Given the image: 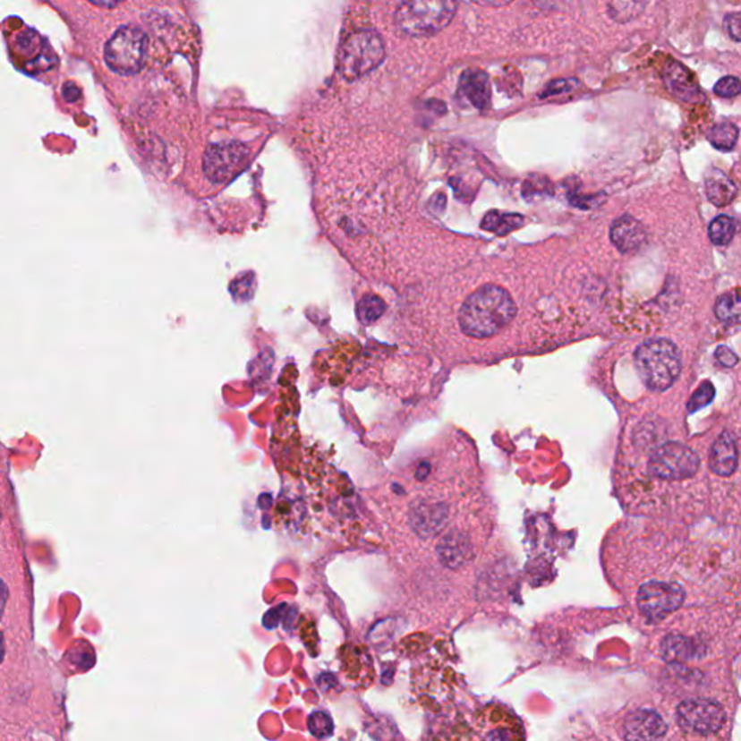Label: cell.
I'll return each instance as SVG.
<instances>
[{
    "label": "cell",
    "instance_id": "1",
    "mask_svg": "<svg viewBox=\"0 0 741 741\" xmlns=\"http://www.w3.org/2000/svg\"><path fill=\"white\" fill-rule=\"evenodd\" d=\"M517 314L510 293L488 284L469 295L459 311V326L466 336L487 339L507 328Z\"/></svg>",
    "mask_w": 741,
    "mask_h": 741
},
{
    "label": "cell",
    "instance_id": "2",
    "mask_svg": "<svg viewBox=\"0 0 741 741\" xmlns=\"http://www.w3.org/2000/svg\"><path fill=\"white\" fill-rule=\"evenodd\" d=\"M640 379L653 391H665L681 374V352L669 339L643 342L635 353Z\"/></svg>",
    "mask_w": 741,
    "mask_h": 741
},
{
    "label": "cell",
    "instance_id": "3",
    "mask_svg": "<svg viewBox=\"0 0 741 741\" xmlns=\"http://www.w3.org/2000/svg\"><path fill=\"white\" fill-rule=\"evenodd\" d=\"M458 8L450 0H417L405 2L394 15L396 27L410 37H430L449 25Z\"/></svg>",
    "mask_w": 741,
    "mask_h": 741
},
{
    "label": "cell",
    "instance_id": "4",
    "mask_svg": "<svg viewBox=\"0 0 741 741\" xmlns=\"http://www.w3.org/2000/svg\"><path fill=\"white\" fill-rule=\"evenodd\" d=\"M386 57L384 42L379 32L356 30L342 47L339 72L346 80H356L377 69Z\"/></svg>",
    "mask_w": 741,
    "mask_h": 741
},
{
    "label": "cell",
    "instance_id": "5",
    "mask_svg": "<svg viewBox=\"0 0 741 741\" xmlns=\"http://www.w3.org/2000/svg\"><path fill=\"white\" fill-rule=\"evenodd\" d=\"M148 37L141 28L125 25L112 35L105 47L107 67L119 76H133L144 67Z\"/></svg>",
    "mask_w": 741,
    "mask_h": 741
},
{
    "label": "cell",
    "instance_id": "6",
    "mask_svg": "<svg viewBox=\"0 0 741 741\" xmlns=\"http://www.w3.org/2000/svg\"><path fill=\"white\" fill-rule=\"evenodd\" d=\"M701 466L695 450L684 443L670 442L654 450L649 461L652 477L666 481H684L693 478Z\"/></svg>",
    "mask_w": 741,
    "mask_h": 741
},
{
    "label": "cell",
    "instance_id": "7",
    "mask_svg": "<svg viewBox=\"0 0 741 741\" xmlns=\"http://www.w3.org/2000/svg\"><path fill=\"white\" fill-rule=\"evenodd\" d=\"M685 591L677 583H652L640 586L637 607L651 623L665 620L684 604Z\"/></svg>",
    "mask_w": 741,
    "mask_h": 741
},
{
    "label": "cell",
    "instance_id": "8",
    "mask_svg": "<svg viewBox=\"0 0 741 741\" xmlns=\"http://www.w3.org/2000/svg\"><path fill=\"white\" fill-rule=\"evenodd\" d=\"M248 149L239 142H220L209 148L203 159L206 177L215 184L231 182L245 168Z\"/></svg>",
    "mask_w": 741,
    "mask_h": 741
},
{
    "label": "cell",
    "instance_id": "9",
    "mask_svg": "<svg viewBox=\"0 0 741 741\" xmlns=\"http://www.w3.org/2000/svg\"><path fill=\"white\" fill-rule=\"evenodd\" d=\"M677 722L686 731L712 734L726 724V711L719 703L711 700H686L677 707Z\"/></svg>",
    "mask_w": 741,
    "mask_h": 741
},
{
    "label": "cell",
    "instance_id": "10",
    "mask_svg": "<svg viewBox=\"0 0 741 741\" xmlns=\"http://www.w3.org/2000/svg\"><path fill=\"white\" fill-rule=\"evenodd\" d=\"M666 731L665 720L652 710H637L626 719V741H659Z\"/></svg>",
    "mask_w": 741,
    "mask_h": 741
},
{
    "label": "cell",
    "instance_id": "11",
    "mask_svg": "<svg viewBox=\"0 0 741 741\" xmlns=\"http://www.w3.org/2000/svg\"><path fill=\"white\" fill-rule=\"evenodd\" d=\"M447 506L431 501H419L410 510V524L414 533L423 539L436 536L447 522Z\"/></svg>",
    "mask_w": 741,
    "mask_h": 741
},
{
    "label": "cell",
    "instance_id": "12",
    "mask_svg": "<svg viewBox=\"0 0 741 741\" xmlns=\"http://www.w3.org/2000/svg\"><path fill=\"white\" fill-rule=\"evenodd\" d=\"M609 238L621 254H633L646 243L647 234L640 220L623 215L611 226Z\"/></svg>",
    "mask_w": 741,
    "mask_h": 741
},
{
    "label": "cell",
    "instance_id": "13",
    "mask_svg": "<svg viewBox=\"0 0 741 741\" xmlns=\"http://www.w3.org/2000/svg\"><path fill=\"white\" fill-rule=\"evenodd\" d=\"M663 80L668 89L672 91V95L685 102L696 103L703 98V93L696 83L695 76L679 61L670 60L665 65Z\"/></svg>",
    "mask_w": 741,
    "mask_h": 741
},
{
    "label": "cell",
    "instance_id": "14",
    "mask_svg": "<svg viewBox=\"0 0 741 741\" xmlns=\"http://www.w3.org/2000/svg\"><path fill=\"white\" fill-rule=\"evenodd\" d=\"M440 562L449 569H459L473 558V543L462 532H450L438 545Z\"/></svg>",
    "mask_w": 741,
    "mask_h": 741
},
{
    "label": "cell",
    "instance_id": "15",
    "mask_svg": "<svg viewBox=\"0 0 741 741\" xmlns=\"http://www.w3.org/2000/svg\"><path fill=\"white\" fill-rule=\"evenodd\" d=\"M738 465L737 443L734 436L724 431L715 440L710 452V469L720 477H730Z\"/></svg>",
    "mask_w": 741,
    "mask_h": 741
},
{
    "label": "cell",
    "instance_id": "16",
    "mask_svg": "<svg viewBox=\"0 0 741 741\" xmlns=\"http://www.w3.org/2000/svg\"><path fill=\"white\" fill-rule=\"evenodd\" d=\"M459 93L473 107L484 110L491 103V84L487 72L482 70H468L461 76Z\"/></svg>",
    "mask_w": 741,
    "mask_h": 741
},
{
    "label": "cell",
    "instance_id": "17",
    "mask_svg": "<svg viewBox=\"0 0 741 741\" xmlns=\"http://www.w3.org/2000/svg\"><path fill=\"white\" fill-rule=\"evenodd\" d=\"M660 652L663 658L669 662H688L694 659L703 658L705 654L703 644L679 635H666L660 644Z\"/></svg>",
    "mask_w": 741,
    "mask_h": 741
},
{
    "label": "cell",
    "instance_id": "18",
    "mask_svg": "<svg viewBox=\"0 0 741 741\" xmlns=\"http://www.w3.org/2000/svg\"><path fill=\"white\" fill-rule=\"evenodd\" d=\"M737 185L722 171L712 170L705 178V193L708 200L719 208L730 205L737 196Z\"/></svg>",
    "mask_w": 741,
    "mask_h": 741
},
{
    "label": "cell",
    "instance_id": "19",
    "mask_svg": "<svg viewBox=\"0 0 741 741\" xmlns=\"http://www.w3.org/2000/svg\"><path fill=\"white\" fill-rule=\"evenodd\" d=\"M524 224H526L524 216L517 215V213H501L492 210V212L484 216V219L481 222V227L484 231L491 232V234H498V236H506V234L524 226Z\"/></svg>",
    "mask_w": 741,
    "mask_h": 741
},
{
    "label": "cell",
    "instance_id": "20",
    "mask_svg": "<svg viewBox=\"0 0 741 741\" xmlns=\"http://www.w3.org/2000/svg\"><path fill=\"white\" fill-rule=\"evenodd\" d=\"M708 140L712 147L720 151H731L738 140V128L731 122H722L719 125L712 126L708 132Z\"/></svg>",
    "mask_w": 741,
    "mask_h": 741
},
{
    "label": "cell",
    "instance_id": "21",
    "mask_svg": "<svg viewBox=\"0 0 741 741\" xmlns=\"http://www.w3.org/2000/svg\"><path fill=\"white\" fill-rule=\"evenodd\" d=\"M736 232H737V222L727 215L715 217L708 229L711 243L719 246L728 245L736 236Z\"/></svg>",
    "mask_w": 741,
    "mask_h": 741
},
{
    "label": "cell",
    "instance_id": "22",
    "mask_svg": "<svg viewBox=\"0 0 741 741\" xmlns=\"http://www.w3.org/2000/svg\"><path fill=\"white\" fill-rule=\"evenodd\" d=\"M714 311L721 322L737 325L740 322V297L737 290L719 297L715 302Z\"/></svg>",
    "mask_w": 741,
    "mask_h": 741
},
{
    "label": "cell",
    "instance_id": "23",
    "mask_svg": "<svg viewBox=\"0 0 741 741\" xmlns=\"http://www.w3.org/2000/svg\"><path fill=\"white\" fill-rule=\"evenodd\" d=\"M386 311V302L379 299V295L368 294L361 299L356 307L358 319L363 325H370L377 322Z\"/></svg>",
    "mask_w": 741,
    "mask_h": 741
},
{
    "label": "cell",
    "instance_id": "24",
    "mask_svg": "<svg viewBox=\"0 0 741 741\" xmlns=\"http://www.w3.org/2000/svg\"><path fill=\"white\" fill-rule=\"evenodd\" d=\"M309 730L314 737L328 738L333 734V721L329 714L323 711H316L309 717Z\"/></svg>",
    "mask_w": 741,
    "mask_h": 741
},
{
    "label": "cell",
    "instance_id": "25",
    "mask_svg": "<svg viewBox=\"0 0 741 741\" xmlns=\"http://www.w3.org/2000/svg\"><path fill=\"white\" fill-rule=\"evenodd\" d=\"M715 388L711 382H703V386L694 393L693 397L689 400L688 410L691 413L698 412L703 409L705 405H710L714 400Z\"/></svg>",
    "mask_w": 741,
    "mask_h": 741
},
{
    "label": "cell",
    "instance_id": "26",
    "mask_svg": "<svg viewBox=\"0 0 741 741\" xmlns=\"http://www.w3.org/2000/svg\"><path fill=\"white\" fill-rule=\"evenodd\" d=\"M740 90V80L734 76L722 77L714 86L715 95L724 98H736Z\"/></svg>",
    "mask_w": 741,
    "mask_h": 741
},
{
    "label": "cell",
    "instance_id": "27",
    "mask_svg": "<svg viewBox=\"0 0 741 741\" xmlns=\"http://www.w3.org/2000/svg\"><path fill=\"white\" fill-rule=\"evenodd\" d=\"M724 30L727 35L734 41H740L741 39V13L740 12H734L730 15L726 16L724 20Z\"/></svg>",
    "mask_w": 741,
    "mask_h": 741
},
{
    "label": "cell",
    "instance_id": "28",
    "mask_svg": "<svg viewBox=\"0 0 741 741\" xmlns=\"http://www.w3.org/2000/svg\"><path fill=\"white\" fill-rule=\"evenodd\" d=\"M575 86V80H555L552 83L548 84V88L541 93V98L560 95V93H565V91L572 90Z\"/></svg>",
    "mask_w": 741,
    "mask_h": 741
},
{
    "label": "cell",
    "instance_id": "29",
    "mask_svg": "<svg viewBox=\"0 0 741 741\" xmlns=\"http://www.w3.org/2000/svg\"><path fill=\"white\" fill-rule=\"evenodd\" d=\"M287 605H280V607H276V609H271L267 613V616L264 617V626L267 628H276L278 627L280 625L281 620H284L285 617L288 616L287 613Z\"/></svg>",
    "mask_w": 741,
    "mask_h": 741
},
{
    "label": "cell",
    "instance_id": "30",
    "mask_svg": "<svg viewBox=\"0 0 741 741\" xmlns=\"http://www.w3.org/2000/svg\"><path fill=\"white\" fill-rule=\"evenodd\" d=\"M715 360L719 361L722 367L726 368L736 367L738 362L737 355L730 348H727V346H720L715 351Z\"/></svg>",
    "mask_w": 741,
    "mask_h": 741
},
{
    "label": "cell",
    "instance_id": "31",
    "mask_svg": "<svg viewBox=\"0 0 741 741\" xmlns=\"http://www.w3.org/2000/svg\"><path fill=\"white\" fill-rule=\"evenodd\" d=\"M80 95H81V91H80V89L77 88L76 84H65L64 89H63V96H64L65 100L69 103L77 102L80 98Z\"/></svg>",
    "mask_w": 741,
    "mask_h": 741
},
{
    "label": "cell",
    "instance_id": "32",
    "mask_svg": "<svg viewBox=\"0 0 741 741\" xmlns=\"http://www.w3.org/2000/svg\"><path fill=\"white\" fill-rule=\"evenodd\" d=\"M8 586H6V583L0 579V617L4 614V605H6V601H8Z\"/></svg>",
    "mask_w": 741,
    "mask_h": 741
},
{
    "label": "cell",
    "instance_id": "33",
    "mask_svg": "<svg viewBox=\"0 0 741 741\" xmlns=\"http://www.w3.org/2000/svg\"><path fill=\"white\" fill-rule=\"evenodd\" d=\"M4 635L0 633V662H2V659H4Z\"/></svg>",
    "mask_w": 741,
    "mask_h": 741
}]
</instances>
